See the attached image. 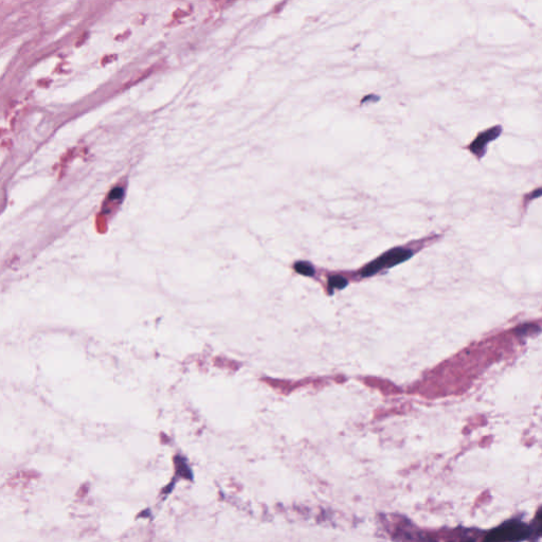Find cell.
<instances>
[{"label": "cell", "instance_id": "1", "mask_svg": "<svg viewBox=\"0 0 542 542\" xmlns=\"http://www.w3.org/2000/svg\"><path fill=\"white\" fill-rule=\"evenodd\" d=\"M412 254V251L409 249L394 248L389 250V251L385 252L378 258H376V260L373 261L369 265H366L361 270V276L371 277L382 269L391 268V267L407 261L408 258L411 257Z\"/></svg>", "mask_w": 542, "mask_h": 542}, {"label": "cell", "instance_id": "2", "mask_svg": "<svg viewBox=\"0 0 542 542\" xmlns=\"http://www.w3.org/2000/svg\"><path fill=\"white\" fill-rule=\"evenodd\" d=\"M530 534V529L525 527L524 524L519 523H510L505 524L503 527L490 533L487 540H521L524 539Z\"/></svg>", "mask_w": 542, "mask_h": 542}, {"label": "cell", "instance_id": "3", "mask_svg": "<svg viewBox=\"0 0 542 542\" xmlns=\"http://www.w3.org/2000/svg\"><path fill=\"white\" fill-rule=\"evenodd\" d=\"M500 133H501V127L499 126L490 128L486 130L485 132L480 133L478 138L470 144L469 149L473 154H476L479 158H481L485 153V147L487 143H489L490 141L495 140Z\"/></svg>", "mask_w": 542, "mask_h": 542}, {"label": "cell", "instance_id": "4", "mask_svg": "<svg viewBox=\"0 0 542 542\" xmlns=\"http://www.w3.org/2000/svg\"><path fill=\"white\" fill-rule=\"evenodd\" d=\"M295 269L297 272L305 277H313L315 274L314 267L307 262H298L295 265Z\"/></svg>", "mask_w": 542, "mask_h": 542}, {"label": "cell", "instance_id": "5", "mask_svg": "<svg viewBox=\"0 0 542 542\" xmlns=\"http://www.w3.org/2000/svg\"><path fill=\"white\" fill-rule=\"evenodd\" d=\"M346 285H347V281H346V279L343 278V277H341V276H333V277L329 278L328 286H329V289H330V290H332L333 288L342 289V288H344Z\"/></svg>", "mask_w": 542, "mask_h": 542}]
</instances>
